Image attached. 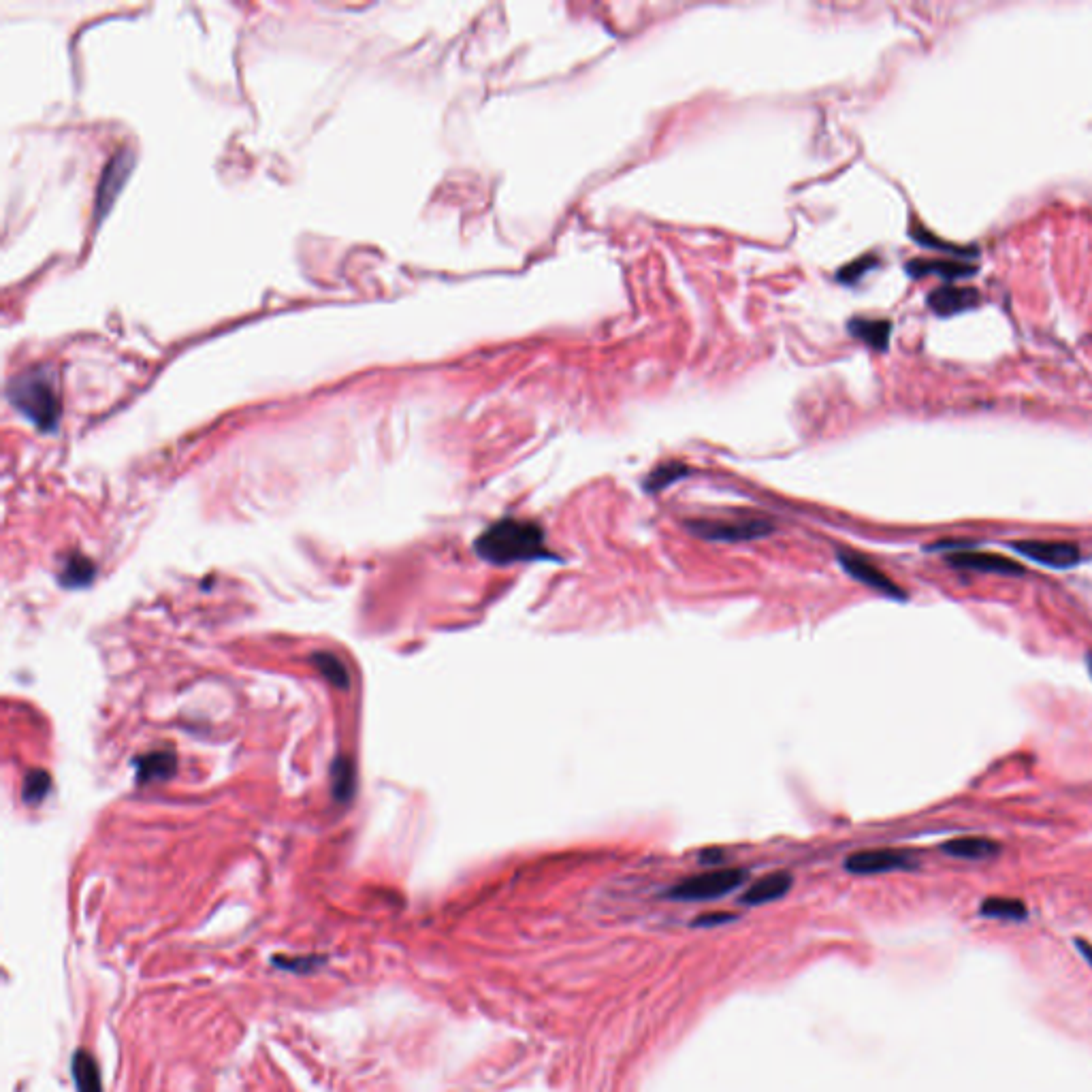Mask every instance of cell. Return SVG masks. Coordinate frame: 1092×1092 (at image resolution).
Wrapping results in <instances>:
<instances>
[{
  "label": "cell",
  "mask_w": 1092,
  "mask_h": 1092,
  "mask_svg": "<svg viewBox=\"0 0 1092 1092\" xmlns=\"http://www.w3.org/2000/svg\"><path fill=\"white\" fill-rule=\"evenodd\" d=\"M792 883H794L792 875L785 873V871L764 875L756 883H751V886L745 890L741 901L745 905H749V907H758V905L779 901V898H783L785 894L790 892Z\"/></svg>",
  "instance_id": "cell-10"
},
{
  "label": "cell",
  "mask_w": 1092,
  "mask_h": 1092,
  "mask_svg": "<svg viewBox=\"0 0 1092 1092\" xmlns=\"http://www.w3.org/2000/svg\"><path fill=\"white\" fill-rule=\"evenodd\" d=\"M92 576H94V566H92V561L86 559V557H71L67 561V566L62 568V583L69 585V587L86 585V583H90Z\"/></svg>",
  "instance_id": "cell-18"
},
{
  "label": "cell",
  "mask_w": 1092,
  "mask_h": 1092,
  "mask_svg": "<svg viewBox=\"0 0 1092 1092\" xmlns=\"http://www.w3.org/2000/svg\"><path fill=\"white\" fill-rule=\"evenodd\" d=\"M926 303L937 316L947 318L977 308L982 303V295L975 288L967 286H941L928 295Z\"/></svg>",
  "instance_id": "cell-9"
},
{
  "label": "cell",
  "mask_w": 1092,
  "mask_h": 1092,
  "mask_svg": "<svg viewBox=\"0 0 1092 1092\" xmlns=\"http://www.w3.org/2000/svg\"><path fill=\"white\" fill-rule=\"evenodd\" d=\"M839 564L851 578H856V581L862 583L864 587H869L890 600H901V602L907 600L905 589L901 585H896L892 578L879 566H875L869 557L854 551H839Z\"/></svg>",
  "instance_id": "cell-4"
},
{
  "label": "cell",
  "mask_w": 1092,
  "mask_h": 1092,
  "mask_svg": "<svg viewBox=\"0 0 1092 1092\" xmlns=\"http://www.w3.org/2000/svg\"><path fill=\"white\" fill-rule=\"evenodd\" d=\"M851 335H856L858 340L869 344L877 350H886L892 325L890 320H869V318H854L849 323Z\"/></svg>",
  "instance_id": "cell-14"
},
{
  "label": "cell",
  "mask_w": 1092,
  "mask_h": 1092,
  "mask_svg": "<svg viewBox=\"0 0 1092 1092\" xmlns=\"http://www.w3.org/2000/svg\"><path fill=\"white\" fill-rule=\"evenodd\" d=\"M947 564L960 570H975L986 574H1005L1022 576L1026 570L1018 561L997 555V553H979V551H956L947 555Z\"/></svg>",
  "instance_id": "cell-8"
},
{
  "label": "cell",
  "mask_w": 1092,
  "mask_h": 1092,
  "mask_svg": "<svg viewBox=\"0 0 1092 1092\" xmlns=\"http://www.w3.org/2000/svg\"><path fill=\"white\" fill-rule=\"evenodd\" d=\"M911 235H913V239H915V242H918V244H922V246H928V248L947 250V252H954V254H960V256H971V254H975V250H971V248H958V246H952V244H943V242H937V239H939V237H935V235H930V233H928V231H926L924 227H913V229H911Z\"/></svg>",
  "instance_id": "cell-20"
},
{
  "label": "cell",
  "mask_w": 1092,
  "mask_h": 1092,
  "mask_svg": "<svg viewBox=\"0 0 1092 1092\" xmlns=\"http://www.w3.org/2000/svg\"><path fill=\"white\" fill-rule=\"evenodd\" d=\"M320 962H323V958L318 956H308V958H291V960H284V958H276V965L280 969H288V971H299V973H305V971H312L314 967H318Z\"/></svg>",
  "instance_id": "cell-22"
},
{
  "label": "cell",
  "mask_w": 1092,
  "mask_h": 1092,
  "mask_svg": "<svg viewBox=\"0 0 1092 1092\" xmlns=\"http://www.w3.org/2000/svg\"><path fill=\"white\" fill-rule=\"evenodd\" d=\"M1086 662H1088V670H1090V677H1092V653H1088V657H1086Z\"/></svg>",
  "instance_id": "cell-26"
},
{
  "label": "cell",
  "mask_w": 1092,
  "mask_h": 1092,
  "mask_svg": "<svg viewBox=\"0 0 1092 1092\" xmlns=\"http://www.w3.org/2000/svg\"><path fill=\"white\" fill-rule=\"evenodd\" d=\"M47 788H50V779H47L45 773H39V775H28L26 779V785H24V796L26 800H39L45 796Z\"/></svg>",
  "instance_id": "cell-21"
},
{
  "label": "cell",
  "mask_w": 1092,
  "mask_h": 1092,
  "mask_svg": "<svg viewBox=\"0 0 1092 1092\" xmlns=\"http://www.w3.org/2000/svg\"><path fill=\"white\" fill-rule=\"evenodd\" d=\"M175 770V753L173 751H154L148 756L139 758V779H167Z\"/></svg>",
  "instance_id": "cell-16"
},
{
  "label": "cell",
  "mask_w": 1092,
  "mask_h": 1092,
  "mask_svg": "<svg viewBox=\"0 0 1092 1092\" xmlns=\"http://www.w3.org/2000/svg\"><path fill=\"white\" fill-rule=\"evenodd\" d=\"M1011 549H1016L1020 555L1029 557L1037 564H1043L1056 570L1073 568L1080 561V549L1073 542H1056V540H1020L1011 544Z\"/></svg>",
  "instance_id": "cell-7"
},
{
  "label": "cell",
  "mask_w": 1092,
  "mask_h": 1092,
  "mask_svg": "<svg viewBox=\"0 0 1092 1092\" xmlns=\"http://www.w3.org/2000/svg\"><path fill=\"white\" fill-rule=\"evenodd\" d=\"M941 849L945 851L947 856L960 858V860H990L994 856H999V851H1001L997 841L984 839V837L952 839V841H945L941 845Z\"/></svg>",
  "instance_id": "cell-12"
},
{
  "label": "cell",
  "mask_w": 1092,
  "mask_h": 1092,
  "mask_svg": "<svg viewBox=\"0 0 1092 1092\" xmlns=\"http://www.w3.org/2000/svg\"><path fill=\"white\" fill-rule=\"evenodd\" d=\"M1075 945H1078V950H1080V954L1084 956V960H1086V962H1088V965L1092 967V945H1090V943H1086L1084 939H1075Z\"/></svg>",
  "instance_id": "cell-25"
},
{
  "label": "cell",
  "mask_w": 1092,
  "mask_h": 1092,
  "mask_svg": "<svg viewBox=\"0 0 1092 1092\" xmlns=\"http://www.w3.org/2000/svg\"><path fill=\"white\" fill-rule=\"evenodd\" d=\"M873 265H877V261L873 259V256H864V259L856 261L849 269H843V276H841V278L847 280V282L858 280V278L862 276V273H864L866 269H869V267H873Z\"/></svg>",
  "instance_id": "cell-23"
},
{
  "label": "cell",
  "mask_w": 1092,
  "mask_h": 1092,
  "mask_svg": "<svg viewBox=\"0 0 1092 1092\" xmlns=\"http://www.w3.org/2000/svg\"><path fill=\"white\" fill-rule=\"evenodd\" d=\"M687 474V468L685 465H679V463H670V465H662V468H657L649 480H647V489L649 491H660L664 487H668L672 480H679L681 476Z\"/></svg>",
  "instance_id": "cell-19"
},
{
  "label": "cell",
  "mask_w": 1092,
  "mask_h": 1092,
  "mask_svg": "<svg viewBox=\"0 0 1092 1092\" xmlns=\"http://www.w3.org/2000/svg\"><path fill=\"white\" fill-rule=\"evenodd\" d=\"M11 399L39 427L50 429L56 425L60 406L56 391L47 376H41L37 372L20 376L11 389Z\"/></svg>",
  "instance_id": "cell-2"
},
{
  "label": "cell",
  "mask_w": 1092,
  "mask_h": 1092,
  "mask_svg": "<svg viewBox=\"0 0 1092 1092\" xmlns=\"http://www.w3.org/2000/svg\"><path fill=\"white\" fill-rule=\"evenodd\" d=\"M745 879L747 871L743 869H717L683 879L668 894L677 901H713L741 888Z\"/></svg>",
  "instance_id": "cell-3"
},
{
  "label": "cell",
  "mask_w": 1092,
  "mask_h": 1092,
  "mask_svg": "<svg viewBox=\"0 0 1092 1092\" xmlns=\"http://www.w3.org/2000/svg\"><path fill=\"white\" fill-rule=\"evenodd\" d=\"M909 276L924 278V276H939L945 280L956 278H969L977 271L973 263L954 261V259H913L907 263Z\"/></svg>",
  "instance_id": "cell-11"
},
{
  "label": "cell",
  "mask_w": 1092,
  "mask_h": 1092,
  "mask_svg": "<svg viewBox=\"0 0 1092 1092\" xmlns=\"http://www.w3.org/2000/svg\"><path fill=\"white\" fill-rule=\"evenodd\" d=\"M71 1073H73V1082H75L77 1092H103L101 1071H99V1065H96L94 1056L90 1052H86V1050L75 1052L73 1063H71Z\"/></svg>",
  "instance_id": "cell-13"
},
{
  "label": "cell",
  "mask_w": 1092,
  "mask_h": 1092,
  "mask_svg": "<svg viewBox=\"0 0 1092 1092\" xmlns=\"http://www.w3.org/2000/svg\"><path fill=\"white\" fill-rule=\"evenodd\" d=\"M474 549L480 559L495 566L555 559V555L546 549L544 529L534 521L521 519H504L493 523L478 536Z\"/></svg>",
  "instance_id": "cell-1"
},
{
  "label": "cell",
  "mask_w": 1092,
  "mask_h": 1092,
  "mask_svg": "<svg viewBox=\"0 0 1092 1092\" xmlns=\"http://www.w3.org/2000/svg\"><path fill=\"white\" fill-rule=\"evenodd\" d=\"M979 913H982L984 918L1020 922V920L1026 918V915H1029V909H1026V905L1022 901H1018V898L990 896L982 903V907H979Z\"/></svg>",
  "instance_id": "cell-15"
},
{
  "label": "cell",
  "mask_w": 1092,
  "mask_h": 1092,
  "mask_svg": "<svg viewBox=\"0 0 1092 1092\" xmlns=\"http://www.w3.org/2000/svg\"><path fill=\"white\" fill-rule=\"evenodd\" d=\"M918 866L909 851L901 849H864L845 860V869L854 875H879L892 871H911Z\"/></svg>",
  "instance_id": "cell-5"
},
{
  "label": "cell",
  "mask_w": 1092,
  "mask_h": 1092,
  "mask_svg": "<svg viewBox=\"0 0 1092 1092\" xmlns=\"http://www.w3.org/2000/svg\"><path fill=\"white\" fill-rule=\"evenodd\" d=\"M312 662H314V666L318 668V672L323 674V677H327L335 687L348 689V685H350L348 670H346L344 662L337 660L335 655H331V653H316Z\"/></svg>",
  "instance_id": "cell-17"
},
{
  "label": "cell",
  "mask_w": 1092,
  "mask_h": 1092,
  "mask_svg": "<svg viewBox=\"0 0 1092 1092\" xmlns=\"http://www.w3.org/2000/svg\"><path fill=\"white\" fill-rule=\"evenodd\" d=\"M773 525L764 519H743V521H694L689 523V532H694L704 540L719 542H741L756 540L773 532Z\"/></svg>",
  "instance_id": "cell-6"
},
{
  "label": "cell",
  "mask_w": 1092,
  "mask_h": 1092,
  "mask_svg": "<svg viewBox=\"0 0 1092 1092\" xmlns=\"http://www.w3.org/2000/svg\"><path fill=\"white\" fill-rule=\"evenodd\" d=\"M734 918H736V915L724 913V911H719V913H704V915H700V918L696 920V924H698V926H713V924H724V922L734 920Z\"/></svg>",
  "instance_id": "cell-24"
}]
</instances>
